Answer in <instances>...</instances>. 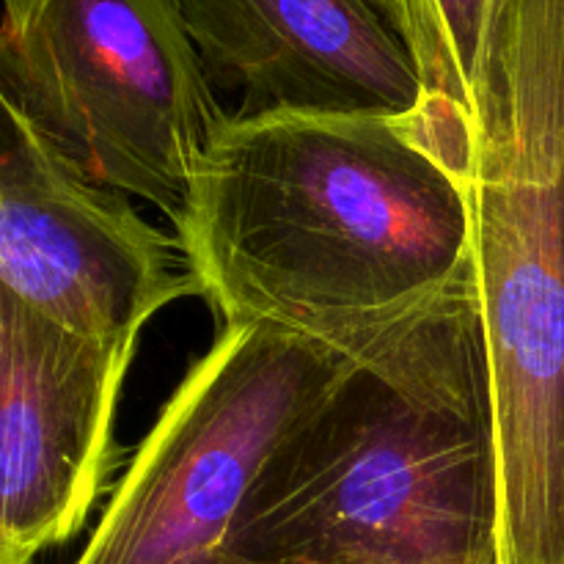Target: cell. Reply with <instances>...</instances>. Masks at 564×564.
Wrapping results in <instances>:
<instances>
[{
	"mask_svg": "<svg viewBox=\"0 0 564 564\" xmlns=\"http://www.w3.org/2000/svg\"><path fill=\"white\" fill-rule=\"evenodd\" d=\"M204 72L240 113L411 119L424 83L375 0H180Z\"/></svg>",
	"mask_w": 564,
	"mask_h": 564,
	"instance_id": "52a82bcc",
	"label": "cell"
},
{
	"mask_svg": "<svg viewBox=\"0 0 564 564\" xmlns=\"http://www.w3.org/2000/svg\"><path fill=\"white\" fill-rule=\"evenodd\" d=\"M132 356L135 345L77 334L0 286V564L75 538L110 488Z\"/></svg>",
	"mask_w": 564,
	"mask_h": 564,
	"instance_id": "8992f818",
	"label": "cell"
},
{
	"mask_svg": "<svg viewBox=\"0 0 564 564\" xmlns=\"http://www.w3.org/2000/svg\"><path fill=\"white\" fill-rule=\"evenodd\" d=\"M0 286L94 339L138 345L143 325L198 292L180 237L83 176L0 193Z\"/></svg>",
	"mask_w": 564,
	"mask_h": 564,
	"instance_id": "ba28073f",
	"label": "cell"
},
{
	"mask_svg": "<svg viewBox=\"0 0 564 564\" xmlns=\"http://www.w3.org/2000/svg\"><path fill=\"white\" fill-rule=\"evenodd\" d=\"M424 83V127L455 163L471 152V102L501 0H375Z\"/></svg>",
	"mask_w": 564,
	"mask_h": 564,
	"instance_id": "9c48e42d",
	"label": "cell"
},
{
	"mask_svg": "<svg viewBox=\"0 0 564 564\" xmlns=\"http://www.w3.org/2000/svg\"><path fill=\"white\" fill-rule=\"evenodd\" d=\"M356 367L268 325H224L127 463L75 564H182L224 549L281 446Z\"/></svg>",
	"mask_w": 564,
	"mask_h": 564,
	"instance_id": "5b68a950",
	"label": "cell"
},
{
	"mask_svg": "<svg viewBox=\"0 0 564 564\" xmlns=\"http://www.w3.org/2000/svg\"><path fill=\"white\" fill-rule=\"evenodd\" d=\"M419 113L229 116L174 224L224 325H268L369 369L482 345L468 174Z\"/></svg>",
	"mask_w": 564,
	"mask_h": 564,
	"instance_id": "6da1fadb",
	"label": "cell"
},
{
	"mask_svg": "<svg viewBox=\"0 0 564 564\" xmlns=\"http://www.w3.org/2000/svg\"><path fill=\"white\" fill-rule=\"evenodd\" d=\"M0 83L83 180L171 224L229 121L180 0H3Z\"/></svg>",
	"mask_w": 564,
	"mask_h": 564,
	"instance_id": "277c9868",
	"label": "cell"
},
{
	"mask_svg": "<svg viewBox=\"0 0 564 564\" xmlns=\"http://www.w3.org/2000/svg\"><path fill=\"white\" fill-rule=\"evenodd\" d=\"M499 564H564V0H501L471 102Z\"/></svg>",
	"mask_w": 564,
	"mask_h": 564,
	"instance_id": "7a4b0ae2",
	"label": "cell"
},
{
	"mask_svg": "<svg viewBox=\"0 0 564 564\" xmlns=\"http://www.w3.org/2000/svg\"><path fill=\"white\" fill-rule=\"evenodd\" d=\"M224 549L286 564H499L488 350L352 369L281 446Z\"/></svg>",
	"mask_w": 564,
	"mask_h": 564,
	"instance_id": "3957f363",
	"label": "cell"
},
{
	"mask_svg": "<svg viewBox=\"0 0 564 564\" xmlns=\"http://www.w3.org/2000/svg\"><path fill=\"white\" fill-rule=\"evenodd\" d=\"M182 564H286V562H257V560H246V556L231 554V551L226 549H215V551H207V554L193 556V560Z\"/></svg>",
	"mask_w": 564,
	"mask_h": 564,
	"instance_id": "8fae6325",
	"label": "cell"
},
{
	"mask_svg": "<svg viewBox=\"0 0 564 564\" xmlns=\"http://www.w3.org/2000/svg\"><path fill=\"white\" fill-rule=\"evenodd\" d=\"M69 174L77 171L39 135L0 83V193L50 185Z\"/></svg>",
	"mask_w": 564,
	"mask_h": 564,
	"instance_id": "30bf717a",
	"label": "cell"
}]
</instances>
